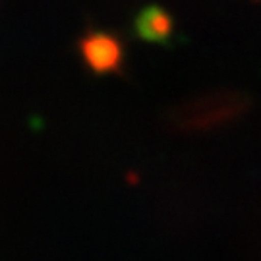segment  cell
I'll return each mask as SVG.
<instances>
[{"label":"cell","mask_w":261,"mask_h":261,"mask_svg":"<svg viewBox=\"0 0 261 261\" xmlns=\"http://www.w3.org/2000/svg\"><path fill=\"white\" fill-rule=\"evenodd\" d=\"M248 107V97L234 91H217L182 103L170 114V124L180 132H203L238 118Z\"/></svg>","instance_id":"cell-1"},{"label":"cell","mask_w":261,"mask_h":261,"mask_svg":"<svg viewBox=\"0 0 261 261\" xmlns=\"http://www.w3.org/2000/svg\"><path fill=\"white\" fill-rule=\"evenodd\" d=\"M85 64L97 74H109L122 64L120 41L107 33H89L80 45Z\"/></svg>","instance_id":"cell-2"}]
</instances>
